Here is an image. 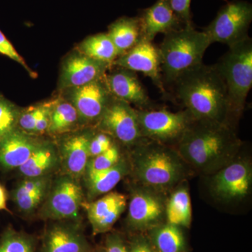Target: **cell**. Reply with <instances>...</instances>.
Segmentation results:
<instances>
[{"mask_svg": "<svg viewBox=\"0 0 252 252\" xmlns=\"http://www.w3.org/2000/svg\"><path fill=\"white\" fill-rule=\"evenodd\" d=\"M121 153L116 142L110 148L97 157L89 158L85 174L104 171L117 165L120 161ZM84 174V175H85Z\"/></svg>", "mask_w": 252, "mask_h": 252, "instance_id": "31", "label": "cell"}, {"mask_svg": "<svg viewBox=\"0 0 252 252\" xmlns=\"http://www.w3.org/2000/svg\"><path fill=\"white\" fill-rule=\"evenodd\" d=\"M252 185V169L248 160H238L217 170L212 177V193L219 200L234 202L250 195Z\"/></svg>", "mask_w": 252, "mask_h": 252, "instance_id": "11", "label": "cell"}, {"mask_svg": "<svg viewBox=\"0 0 252 252\" xmlns=\"http://www.w3.org/2000/svg\"><path fill=\"white\" fill-rule=\"evenodd\" d=\"M172 9L185 26L193 25L190 2L191 0H169Z\"/></svg>", "mask_w": 252, "mask_h": 252, "instance_id": "35", "label": "cell"}, {"mask_svg": "<svg viewBox=\"0 0 252 252\" xmlns=\"http://www.w3.org/2000/svg\"><path fill=\"white\" fill-rule=\"evenodd\" d=\"M177 144V153L200 171L218 170L233 160L240 147L234 127L194 121Z\"/></svg>", "mask_w": 252, "mask_h": 252, "instance_id": "2", "label": "cell"}, {"mask_svg": "<svg viewBox=\"0 0 252 252\" xmlns=\"http://www.w3.org/2000/svg\"><path fill=\"white\" fill-rule=\"evenodd\" d=\"M105 252H129L122 238L117 234H111L106 240Z\"/></svg>", "mask_w": 252, "mask_h": 252, "instance_id": "37", "label": "cell"}, {"mask_svg": "<svg viewBox=\"0 0 252 252\" xmlns=\"http://www.w3.org/2000/svg\"><path fill=\"white\" fill-rule=\"evenodd\" d=\"M21 109L0 94V141L18 128Z\"/></svg>", "mask_w": 252, "mask_h": 252, "instance_id": "30", "label": "cell"}, {"mask_svg": "<svg viewBox=\"0 0 252 252\" xmlns=\"http://www.w3.org/2000/svg\"><path fill=\"white\" fill-rule=\"evenodd\" d=\"M96 127L97 130L109 134L114 140L127 147L136 146L144 139L141 134L137 109L114 97Z\"/></svg>", "mask_w": 252, "mask_h": 252, "instance_id": "9", "label": "cell"}, {"mask_svg": "<svg viewBox=\"0 0 252 252\" xmlns=\"http://www.w3.org/2000/svg\"><path fill=\"white\" fill-rule=\"evenodd\" d=\"M34 242L28 235L9 229L0 240V252H34Z\"/></svg>", "mask_w": 252, "mask_h": 252, "instance_id": "29", "label": "cell"}, {"mask_svg": "<svg viewBox=\"0 0 252 252\" xmlns=\"http://www.w3.org/2000/svg\"><path fill=\"white\" fill-rule=\"evenodd\" d=\"M158 46L164 86H172L179 78L203 63V57L212 43L203 31L193 25L164 34Z\"/></svg>", "mask_w": 252, "mask_h": 252, "instance_id": "3", "label": "cell"}, {"mask_svg": "<svg viewBox=\"0 0 252 252\" xmlns=\"http://www.w3.org/2000/svg\"><path fill=\"white\" fill-rule=\"evenodd\" d=\"M216 64L226 86L229 103V124L233 127L245 109L252 87V39L229 46Z\"/></svg>", "mask_w": 252, "mask_h": 252, "instance_id": "5", "label": "cell"}, {"mask_svg": "<svg viewBox=\"0 0 252 252\" xmlns=\"http://www.w3.org/2000/svg\"><path fill=\"white\" fill-rule=\"evenodd\" d=\"M112 66L142 73L152 79L154 85L162 94H166L162 81L158 48L152 41L142 39L137 45L118 57Z\"/></svg>", "mask_w": 252, "mask_h": 252, "instance_id": "13", "label": "cell"}, {"mask_svg": "<svg viewBox=\"0 0 252 252\" xmlns=\"http://www.w3.org/2000/svg\"><path fill=\"white\" fill-rule=\"evenodd\" d=\"M165 204L152 189H136L129 203L127 222L136 229L153 227L165 216Z\"/></svg>", "mask_w": 252, "mask_h": 252, "instance_id": "14", "label": "cell"}, {"mask_svg": "<svg viewBox=\"0 0 252 252\" xmlns=\"http://www.w3.org/2000/svg\"><path fill=\"white\" fill-rule=\"evenodd\" d=\"M129 252H156L147 241L144 240H137L132 245Z\"/></svg>", "mask_w": 252, "mask_h": 252, "instance_id": "38", "label": "cell"}, {"mask_svg": "<svg viewBox=\"0 0 252 252\" xmlns=\"http://www.w3.org/2000/svg\"><path fill=\"white\" fill-rule=\"evenodd\" d=\"M112 67L109 63L91 59L75 50L64 58L61 64L59 90L79 87L103 78Z\"/></svg>", "mask_w": 252, "mask_h": 252, "instance_id": "12", "label": "cell"}, {"mask_svg": "<svg viewBox=\"0 0 252 252\" xmlns=\"http://www.w3.org/2000/svg\"><path fill=\"white\" fill-rule=\"evenodd\" d=\"M128 170L127 162L122 158L117 165L108 170L85 174L84 177L89 201L111 192L124 178Z\"/></svg>", "mask_w": 252, "mask_h": 252, "instance_id": "24", "label": "cell"}, {"mask_svg": "<svg viewBox=\"0 0 252 252\" xmlns=\"http://www.w3.org/2000/svg\"><path fill=\"white\" fill-rule=\"evenodd\" d=\"M52 103L53 99L46 102L44 111H43L41 117H39V120L36 122L34 131V136L42 135V134L47 132L50 124V113H51Z\"/></svg>", "mask_w": 252, "mask_h": 252, "instance_id": "36", "label": "cell"}, {"mask_svg": "<svg viewBox=\"0 0 252 252\" xmlns=\"http://www.w3.org/2000/svg\"><path fill=\"white\" fill-rule=\"evenodd\" d=\"M51 175L24 178L13 191V199L18 210L31 215L44 203L52 185Z\"/></svg>", "mask_w": 252, "mask_h": 252, "instance_id": "21", "label": "cell"}, {"mask_svg": "<svg viewBox=\"0 0 252 252\" xmlns=\"http://www.w3.org/2000/svg\"><path fill=\"white\" fill-rule=\"evenodd\" d=\"M77 50L91 59L112 65L119 57L117 50L107 33L88 36L78 45Z\"/></svg>", "mask_w": 252, "mask_h": 252, "instance_id": "27", "label": "cell"}, {"mask_svg": "<svg viewBox=\"0 0 252 252\" xmlns=\"http://www.w3.org/2000/svg\"><path fill=\"white\" fill-rule=\"evenodd\" d=\"M94 131L75 132L63 139L59 149L60 160L66 175L75 180L84 177L89 162V146Z\"/></svg>", "mask_w": 252, "mask_h": 252, "instance_id": "17", "label": "cell"}, {"mask_svg": "<svg viewBox=\"0 0 252 252\" xmlns=\"http://www.w3.org/2000/svg\"><path fill=\"white\" fill-rule=\"evenodd\" d=\"M172 86L194 120L230 126L226 86L216 64L203 63L179 78Z\"/></svg>", "mask_w": 252, "mask_h": 252, "instance_id": "1", "label": "cell"}, {"mask_svg": "<svg viewBox=\"0 0 252 252\" xmlns=\"http://www.w3.org/2000/svg\"><path fill=\"white\" fill-rule=\"evenodd\" d=\"M79 125H81L80 119L71 102L63 97L53 99L48 133L63 135L75 130Z\"/></svg>", "mask_w": 252, "mask_h": 252, "instance_id": "25", "label": "cell"}, {"mask_svg": "<svg viewBox=\"0 0 252 252\" xmlns=\"http://www.w3.org/2000/svg\"><path fill=\"white\" fill-rule=\"evenodd\" d=\"M165 216L169 224L185 228L190 226L192 206L187 185L180 186L170 195L165 204Z\"/></svg>", "mask_w": 252, "mask_h": 252, "instance_id": "26", "label": "cell"}, {"mask_svg": "<svg viewBox=\"0 0 252 252\" xmlns=\"http://www.w3.org/2000/svg\"><path fill=\"white\" fill-rule=\"evenodd\" d=\"M116 67L117 69L107 72L105 75L106 83L113 97L135 105L137 109L152 108V99L136 73Z\"/></svg>", "mask_w": 252, "mask_h": 252, "instance_id": "15", "label": "cell"}, {"mask_svg": "<svg viewBox=\"0 0 252 252\" xmlns=\"http://www.w3.org/2000/svg\"><path fill=\"white\" fill-rule=\"evenodd\" d=\"M138 17L143 39L152 42L157 34H165L185 26L172 9L169 0H157L152 6L142 10Z\"/></svg>", "mask_w": 252, "mask_h": 252, "instance_id": "18", "label": "cell"}, {"mask_svg": "<svg viewBox=\"0 0 252 252\" xmlns=\"http://www.w3.org/2000/svg\"><path fill=\"white\" fill-rule=\"evenodd\" d=\"M59 149L49 141L42 140L27 161L18 169L24 178L51 175L59 165Z\"/></svg>", "mask_w": 252, "mask_h": 252, "instance_id": "22", "label": "cell"}, {"mask_svg": "<svg viewBox=\"0 0 252 252\" xmlns=\"http://www.w3.org/2000/svg\"><path fill=\"white\" fill-rule=\"evenodd\" d=\"M107 33L117 50L119 57L137 45L143 39L138 16L119 18L109 26Z\"/></svg>", "mask_w": 252, "mask_h": 252, "instance_id": "23", "label": "cell"}, {"mask_svg": "<svg viewBox=\"0 0 252 252\" xmlns=\"http://www.w3.org/2000/svg\"><path fill=\"white\" fill-rule=\"evenodd\" d=\"M133 161L136 178L144 187L154 189L170 188L185 175V166L177 152L165 144L144 139L136 145Z\"/></svg>", "mask_w": 252, "mask_h": 252, "instance_id": "4", "label": "cell"}, {"mask_svg": "<svg viewBox=\"0 0 252 252\" xmlns=\"http://www.w3.org/2000/svg\"><path fill=\"white\" fill-rule=\"evenodd\" d=\"M252 21V5L243 0H233L220 8L216 17L203 32L212 44H226L229 47L250 36Z\"/></svg>", "mask_w": 252, "mask_h": 252, "instance_id": "6", "label": "cell"}, {"mask_svg": "<svg viewBox=\"0 0 252 252\" xmlns=\"http://www.w3.org/2000/svg\"><path fill=\"white\" fill-rule=\"evenodd\" d=\"M115 142L112 136L101 130L94 132L89 146V158L97 157L112 147Z\"/></svg>", "mask_w": 252, "mask_h": 252, "instance_id": "33", "label": "cell"}, {"mask_svg": "<svg viewBox=\"0 0 252 252\" xmlns=\"http://www.w3.org/2000/svg\"><path fill=\"white\" fill-rule=\"evenodd\" d=\"M0 54L6 56L9 59L13 60L15 62L21 64L33 79L36 77V72L32 70L31 68L28 65L25 60L21 57V55L18 54L14 46L1 31H0Z\"/></svg>", "mask_w": 252, "mask_h": 252, "instance_id": "34", "label": "cell"}, {"mask_svg": "<svg viewBox=\"0 0 252 252\" xmlns=\"http://www.w3.org/2000/svg\"><path fill=\"white\" fill-rule=\"evenodd\" d=\"M7 194L4 187L0 185V210H6Z\"/></svg>", "mask_w": 252, "mask_h": 252, "instance_id": "39", "label": "cell"}, {"mask_svg": "<svg viewBox=\"0 0 252 252\" xmlns=\"http://www.w3.org/2000/svg\"><path fill=\"white\" fill-rule=\"evenodd\" d=\"M63 97L76 109L81 125L95 124L114 98L107 85L105 76L86 85L62 91Z\"/></svg>", "mask_w": 252, "mask_h": 252, "instance_id": "10", "label": "cell"}, {"mask_svg": "<svg viewBox=\"0 0 252 252\" xmlns=\"http://www.w3.org/2000/svg\"><path fill=\"white\" fill-rule=\"evenodd\" d=\"M88 248L79 225L60 222L46 230L41 252H82Z\"/></svg>", "mask_w": 252, "mask_h": 252, "instance_id": "20", "label": "cell"}, {"mask_svg": "<svg viewBox=\"0 0 252 252\" xmlns=\"http://www.w3.org/2000/svg\"><path fill=\"white\" fill-rule=\"evenodd\" d=\"M83 198L82 188L77 180L66 174L61 176L52 182L40 216L46 220H77Z\"/></svg>", "mask_w": 252, "mask_h": 252, "instance_id": "8", "label": "cell"}, {"mask_svg": "<svg viewBox=\"0 0 252 252\" xmlns=\"http://www.w3.org/2000/svg\"><path fill=\"white\" fill-rule=\"evenodd\" d=\"M97 252H105V251H104V250H100V251H99Z\"/></svg>", "mask_w": 252, "mask_h": 252, "instance_id": "41", "label": "cell"}, {"mask_svg": "<svg viewBox=\"0 0 252 252\" xmlns=\"http://www.w3.org/2000/svg\"><path fill=\"white\" fill-rule=\"evenodd\" d=\"M46 102L21 109L18 121V128L29 135H34L36 122L41 117Z\"/></svg>", "mask_w": 252, "mask_h": 252, "instance_id": "32", "label": "cell"}, {"mask_svg": "<svg viewBox=\"0 0 252 252\" xmlns=\"http://www.w3.org/2000/svg\"><path fill=\"white\" fill-rule=\"evenodd\" d=\"M127 199L124 194L109 192L94 201L83 202L94 235L106 233L112 229L119 217L125 211Z\"/></svg>", "mask_w": 252, "mask_h": 252, "instance_id": "16", "label": "cell"}, {"mask_svg": "<svg viewBox=\"0 0 252 252\" xmlns=\"http://www.w3.org/2000/svg\"><path fill=\"white\" fill-rule=\"evenodd\" d=\"M152 238L158 252H183L185 240L180 227L167 224L154 229Z\"/></svg>", "mask_w": 252, "mask_h": 252, "instance_id": "28", "label": "cell"}, {"mask_svg": "<svg viewBox=\"0 0 252 252\" xmlns=\"http://www.w3.org/2000/svg\"><path fill=\"white\" fill-rule=\"evenodd\" d=\"M142 137L165 144L178 143L194 122L187 110L172 112L166 109H137Z\"/></svg>", "mask_w": 252, "mask_h": 252, "instance_id": "7", "label": "cell"}, {"mask_svg": "<svg viewBox=\"0 0 252 252\" xmlns=\"http://www.w3.org/2000/svg\"><path fill=\"white\" fill-rule=\"evenodd\" d=\"M82 252H91L89 251V248L86 249V250H84V251H83Z\"/></svg>", "mask_w": 252, "mask_h": 252, "instance_id": "40", "label": "cell"}, {"mask_svg": "<svg viewBox=\"0 0 252 252\" xmlns=\"http://www.w3.org/2000/svg\"><path fill=\"white\" fill-rule=\"evenodd\" d=\"M43 140L17 128L0 141V167L6 170L22 166Z\"/></svg>", "mask_w": 252, "mask_h": 252, "instance_id": "19", "label": "cell"}]
</instances>
